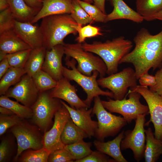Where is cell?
I'll return each mask as SVG.
<instances>
[{
	"label": "cell",
	"mask_w": 162,
	"mask_h": 162,
	"mask_svg": "<svg viewBox=\"0 0 162 162\" xmlns=\"http://www.w3.org/2000/svg\"><path fill=\"white\" fill-rule=\"evenodd\" d=\"M72 4L74 11L70 15L77 24L82 26L94 22L76 0H72Z\"/></svg>",
	"instance_id": "cell-35"
},
{
	"label": "cell",
	"mask_w": 162,
	"mask_h": 162,
	"mask_svg": "<svg viewBox=\"0 0 162 162\" xmlns=\"http://www.w3.org/2000/svg\"><path fill=\"white\" fill-rule=\"evenodd\" d=\"M91 142H86L83 140L73 144L66 145L64 148L70 153L74 160L82 159L89 155L92 152Z\"/></svg>",
	"instance_id": "cell-30"
},
{
	"label": "cell",
	"mask_w": 162,
	"mask_h": 162,
	"mask_svg": "<svg viewBox=\"0 0 162 162\" xmlns=\"http://www.w3.org/2000/svg\"></svg>",
	"instance_id": "cell-52"
},
{
	"label": "cell",
	"mask_w": 162,
	"mask_h": 162,
	"mask_svg": "<svg viewBox=\"0 0 162 162\" xmlns=\"http://www.w3.org/2000/svg\"><path fill=\"white\" fill-rule=\"evenodd\" d=\"M32 49L7 54L5 56L10 67L24 68Z\"/></svg>",
	"instance_id": "cell-33"
},
{
	"label": "cell",
	"mask_w": 162,
	"mask_h": 162,
	"mask_svg": "<svg viewBox=\"0 0 162 162\" xmlns=\"http://www.w3.org/2000/svg\"><path fill=\"white\" fill-rule=\"evenodd\" d=\"M10 67L7 59L5 58L0 61V79Z\"/></svg>",
	"instance_id": "cell-44"
},
{
	"label": "cell",
	"mask_w": 162,
	"mask_h": 162,
	"mask_svg": "<svg viewBox=\"0 0 162 162\" xmlns=\"http://www.w3.org/2000/svg\"><path fill=\"white\" fill-rule=\"evenodd\" d=\"M146 144L144 157L145 162H155L162 154V140L156 138L152 129H145Z\"/></svg>",
	"instance_id": "cell-23"
},
{
	"label": "cell",
	"mask_w": 162,
	"mask_h": 162,
	"mask_svg": "<svg viewBox=\"0 0 162 162\" xmlns=\"http://www.w3.org/2000/svg\"><path fill=\"white\" fill-rule=\"evenodd\" d=\"M140 85L152 87L156 83L155 76L149 74L148 72H146L139 79Z\"/></svg>",
	"instance_id": "cell-42"
},
{
	"label": "cell",
	"mask_w": 162,
	"mask_h": 162,
	"mask_svg": "<svg viewBox=\"0 0 162 162\" xmlns=\"http://www.w3.org/2000/svg\"><path fill=\"white\" fill-rule=\"evenodd\" d=\"M74 28L78 33V36L76 39L78 43H84L87 38L103 35L99 27L90 25L82 27V26L77 24L74 26Z\"/></svg>",
	"instance_id": "cell-34"
},
{
	"label": "cell",
	"mask_w": 162,
	"mask_h": 162,
	"mask_svg": "<svg viewBox=\"0 0 162 162\" xmlns=\"http://www.w3.org/2000/svg\"><path fill=\"white\" fill-rule=\"evenodd\" d=\"M124 132L123 130L113 140L106 142L95 140L94 145L97 150L111 157L116 162H128L121 152L120 147Z\"/></svg>",
	"instance_id": "cell-21"
},
{
	"label": "cell",
	"mask_w": 162,
	"mask_h": 162,
	"mask_svg": "<svg viewBox=\"0 0 162 162\" xmlns=\"http://www.w3.org/2000/svg\"><path fill=\"white\" fill-rule=\"evenodd\" d=\"M64 53L66 57H72L78 63L77 68L81 73L90 76L93 72H99L100 78L105 76L107 72L106 66L99 56L84 50L82 44H64L63 45Z\"/></svg>",
	"instance_id": "cell-5"
},
{
	"label": "cell",
	"mask_w": 162,
	"mask_h": 162,
	"mask_svg": "<svg viewBox=\"0 0 162 162\" xmlns=\"http://www.w3.org/2000/svg\"><path fill=\"white\" fill-rule=\"evenodd\" d=\"M62 104L59 99L52 97L50 92H40L36 101L31 107L33 123L41 131H47L56 112Z\"/></svg>",
	"instance_id": "cell-8"
},
{
	"label": "cell",
	"mask_w": 162,
	"mask_h": 162,
	"mask_svg": "<svg viewBox=\"0 0 162 162\" xmlns=\"http://www.w3.org/2000/svg\"><path fill=\"white\" fill-rule=\"evenodd\" d=\"M26 74L24 68L10 67L0 79V95H4L10 87L17 83Z\"/></svg>",
	"instance_id": "cell-28"
},
{
	"label": "cell",
	"mask_w": 162,
	"mask_h": 162,
	"mask_svg": "<svg viewBox=\"0 0 162 162\" xmlns=\"http://www.w3.org/2000/svg\"><path fill=\"white\" fill-rule=\"evenodd\" d=\"M81 0L87 2L90 4L93 2L92 0Z\"/></svg>",
	"instance_id": "cell-51"
},
{
	"label": "cell",
	"mask_w": 162,
	"mask_h": 162,
	"mask_svg": "<svg viewBox=\"0 0 162 162\" xmlns=\"http://www.w3.org/2000/svg\"><path fill=\"white\" fill-rule=\"evenodd\" d=\"M30 22L16 20L13 29L17 35L32 49L43 46V38L40 27Z\"/></svg>",
	"instance_id": "cell-17"
},
{
	"label": "cell",
	"mask_w": 162,
	"mask_h": 162,
	"mask_svg": "<svg viewBox=\"0 0 162 162\" xmlns=\"http://www.w3.org/2000/svg\"><path fill=\"white\" fill-rule=\"evenodd\" d=\"M137 80L134 70L128 67L108 76L100 78L97 81L99 86L111 91L114 100H121L126 96L129 88L137 85Z\"/></svg>",
	"instance_id": "cell-10"
},
{
	"label": "cell",
	"mask_w": 162,
	"mask_h": 162,
	"mask_svg": "<svg viewBox=\"0 0 162 162\" xmlns=\"http://www.w3.org/2000/svg\"><path fill=\"white\" fill-rule=\"evenodd\" d=\"M10 142L8 139H3L0 144V162L7 161L10 157Z\"/></svg>",
	"instance_id": "cell-41"
},
{
	"label": "cell",
	"mask_w": 162,
	"mask_h": 162,
	"mask_svg": "<svg viewBox=\"0 0 162 162\" xmlns=\"http://www.w3.org/2000/svg\"><path fill=\"white\" fill-rule=\"evenodd\" d=\"M64 54L62 44H58L50 50H46L42 66V70L57 81L64 77L62 60Z\"/></svg>",
	"instance_id": "cell-16"
},
{
	"label": "cell",
	"mask_w": 162,
	"mask_h": 162,
	"mask_svg": "<svg viewBox=\"0 0 162 162\" xmlns=\"http://www.w3.org/2000/svg\"><path fill=\"white\" fill-rule=\"evenodd\" d=\"M32 77L40 92L46 91L54 88L57 83V81L42 69L35 74Z\"/></svg>",
	"instance_id": "cell-32"
},
{
	"label": "cell",
	"mask_w": 162,
	"mask_h": 162,
	"mask_svg": "<svg viewBox=\"0 0 162 162\" xmlns=\"http://www.w3.org/2000/svg\"><path fill=\"white\" fill-rule=\"evenodd\" d=\"M158 20L162 21V9L153 16L152 20Z\"/></svg>",
	"instance_id": "cell-49"
},
{
	"label": "cell",
	"mask_w": 162,
	"mask_h": 162,
	"mask_svg": "<svg viewBox=\"0 0 162 162\" xmlns=\"http://www.w3.org/2000/svg\"><path fill=\"white\" fill-rule=\"evenodd\" d=\"M72 0H42V6L32 20L34 24L43 18L52 15L71 14L74 11Z\"/></svg>",
	"instance_id": "cell-19"
},
{
	"label": "cell",
	"mask_w": 162,
	"mask_h": 162,
	"mask_svg": "<svg viewBox=\"0 0 162 162\" xmlns=\"http://www.w3.org/2000/svg\"><path fill=\"white\" fill-rule=\"evenodd\" d=\"M130 91L140 93L146 102L149 109L150 118L145 125L150 122L153 124L155 137L162 140V97L149 89L148 87L137 85L130 88Z\"/></svg>",
	"instance_id": "cell-12"
},
{
	"label": "cell",
	"mask_w": 162,
	"mask_h": 162,
	"mask_svg": "<svg viewBox=\"0 0 162 162\" xmlns=\"http://www.w3.org/2000/svg\"><path fill=\"white\" fill-rule=\"evenodd\" d=\"M26 3L30 6L40 10L42 6L41 0H24Z\"/></svg>",
	"instance_id": "cell-45"
},
{
	"label": "cell",
	"mask_w": 162,
	"mask_h": 162,
	"mask_svg": "<svg viewBox=\"0 0 162 162\" xmlns=\"http://www.w3.org/2000/svg\"><path fill=\"white\" fill-rule=\"evenodd\" d=\"M82 46L85 51L96 54L102 58L107 67L106 74L110 75L118 72L120 61L130 51L133 44L130 40L121 36L104 42H84Z\"/></svg>",
	"instance_id": "cell-2"
},
{
	"label": "cell",
	"mask_w": 162,
	"mask_h": 162,
	"mask_svg": "<svg viewBox=\"0 0 162 162\" xmlns=\"http://www.w3.org/2000/svg\"><path fill=\"white\" fill-rule=\"evenodd\" d=\"M70 58L66 57L64 59L65 64L71 69L63 66V76L70 81H74L82 88L87 95L86 98L83 101L88 108L95 97L102 95L113 98V94L111 91H104L99 87L97 80L99 74L98 71H93L90 76L85 75L80 73L76 67V61L73 58L70 60Z\"/></svg>",
	"instance_id": "cell-4"
},
{
	"label": "cell",
	"mask_w": 162,
	"mask_h": 162,
	"mask_svg": "<svg viewBox=\"0 0 162 162\" xmlns=\"http://www.w3.org/2000/svg\"><path fill=\"white\" fill-rule=\"evenodd\" d=\"M160 68L154 75L156 80V84L154 86L149 88V89L162 97V62Z\"/></svg>",
	"instance_id": "cell-43"
},
{
	"label": "cell",
	"mask_w": 162,
	"mask_h": 162,
	"mask_svg": "<svg viewBox=\"0 0 162 162\" xmlns=\"http://www.w3.org/2000/svg\"><path fill=\"white\" fill-rule=\"evenodd\" d=\"M94 100L92 114L96 115L98 124L94 136L98 140L104 141L106 138L116 135L128 123L123 117L107 111L99 96L95 97Z\"/></svg>",
	"instance_id": "cell-6"
},
{
	"label": "cell",
	"mask_w": 162,
	"mask_h": 162,
	"mask_svg": "<svg viewBox=\"0 0 162 162\" xmlns=\"http://www.w3.org/2000/svg\"><path fill=\"white\" fill-rule=\"evenodd\" d=\"M4 95L0 97V106L11 110L14 114L22 119L32 118L33 111L31 107L22 105L18 102L10 99Z\"/></svg>",
	"instance_id": "cell-29"
},
{
	"label": "cell",
	"mask_w": 162,
	"mask_h": 162,
	"mask_svg": "<svg viewBox=\"0 0 162 162\" xmlns=\"http://www.w3.org/2000/svg\"><path fill=\"white\" fill-rule=\"evenodd\" d=\"M0 51V61H1L5 58V56L7 54L2 51Z\"/></svg>",
	"instance_id": "cell-50"
},
{
	"label": "cell",
	"mask_w": 162,
	"mask_h": 162,
	"mask_svg": "<svg viewBox=\"0 0 162 162\" xmlns=\"http://www.w3.org/2000/svg\"><path fill=\"white\" fill-rule=\"evenodd\" d=\"M0 114L5 115H9L14 114L9 109L1 106H0Z\"/></svg>",
	"instance_id": "cell-48"
},
{
	"label": "cell",
	"mask_w": 162,
	"mask_h": 162,
	"mask_svg": "<svg viewBox=\"0 0 162 162\" xmlns=\"http://www.w3.org/2000/svg\"><path fill=\"white\" fill-rule=\"evenodd\" d=\"M7 0H0V11H1L9 8Z\"/></svg>",
	"instance_id": "cell-47"
},
{
	"label": "cell",
	"mask_w": 162,
	"mask_h": 162,
	"mask_svg": "<svg viewBox=\"0 0 162 162\" xmlns=\"http://www.w3.org/2000/svg\"><path fill=\"white\" fill-rule=\"evenodd\" d=\"M16 20L9 7L0 11V34L13 29Z\"/></svg>",
	"instance_id": "cell-37"
},
{
	"label": "cell",
	"mask_w": 162,
	"mask_h": 162,
	"mask_svg": "<svg viewBox=\"0 0 162 162\" xmlns=\"http://www.w3.org/2000/svg\"><path fill=\"white\" fill-rule=\"evenodd\" d=\"M73 158L64 148L51 152L49 156V162H74Z\"/></svg>",
	"instance_id": "cell-39"
},
{
	"label": "cell",
	"mask_w": 162,
	"mask_h": 162,
	"mask_svg": "<svg viewBox=\"0 0 162 162\" xmlns=\"http://www.w3.org/2000/svg\"><path fill=\"white\" fill-rule=\"evenodd\" d=\"M76 0L94 21L105 22L106 15L96 6L81 0Z\"/></svg>",
	"instance_id": "cell-36"
},
{
	"label": "cell",
	"mask_w": 162,
	"mask_h": 162,
	"mask_svg": "<svg viewBox=\"0 0 162 162\" xmlns=\"http://www.w3.org/2000/svg\"><path fill=\"white\" fill-rule=\"evenodd\" d=\"M147 115H140L135 120V124L132 130L124 132V136L121 141L122 150L130 149L133 152L135 159L140 162L144 158L145 148L146 136L144 126Z\"/></svg>",
	"instance_id": "cell-11"
},
{
	"label": "cell",
	"mask_w": 162,
	"mask_h": 162,
	"mask_svg": "<svg viewBox=\"0 0 162 162\" xmlns=\"http://www.w3.org/2000/svg\"><path fill=\"white\" fill-rule=\"evenodd\" d=\"M23 119L19 124L10 128L17 142V153L14 159L15 161H17L19 156L25 150H37L44 147L43 136L38 128Z\"/></svg>",
	"instance_id": "cell-9"
},
{
	"label": "cell",
	"mask_w": 162,
	"mask_h": 162,
	"mask_svg": "<svg viewBox=\"0 0 162 162\" xmlns=\"http://www.w3.org/2000/svg\"><path fill=\"white\" fill-rule=\"evenodd\" d=\"M22 119L15 114L9 115L0 114V136L3 135L8 129L19 124Z\"/></svg>",
	"instance_id": "cell-38"
},
{
	"label": "cell",
	"mask_w": 162,
	"mask_h": 162,
	"mask_svg": "<svg viewBox=\"0 0 162 162\" xmlns=\"http://www.w3.org/2000/svg\"><path fill=\"white\" fill-rule=\"evenodd\" d=\"M126 95L121 100H113L109 98L108 100H101L104 107L111 112H115L122 115L128 123L135 120L138 116L148 115V105H144L140 102L141 95L136 92L128 91Z\"/></svg>",
	"instance_id": "cell-7"
},
{
	"label": "cell",
	"mask_w": 162,
	"mask_h": 162,
	"mask_svg": "<svg viewBox=\"0 0 162 162\" xmlns=\"http://www.w3.org/2000/svg\"><path fill=\"white\" fill-rule=\"evenodd\" d=\"M39 93L32 77L26 74L14 87L9 88L4 95L13 98L23 105L31 107Z\"/></svg>",
	"instance_id": "cell-14"
},
{
	"label": "cell",
	"mask_w": 162,
	"mask_h": 162,
	"mask_svg": "<svg viewBox=\"0 0 162 162\" xmlns=\"http://www.w3.org/2000/svg\"><path fill=\"white\" fill-rule=\"evenodd\" d=\"M30 49L13 29L0 34V51L8 54Z\"/></svg>",
	"instance_id": "cell-22"
},
{
	"label": "cell",
	"mask_w": 162,
	"mask_h": 162,
	"mask_svg": "<svg viewBox=\"0 0 162 162\" xmlns=\"http://www.w3.org/2000/svg\"><path fill=\"white\" fill-rule=\"evenodd\" d=\"M46 50L44 46L32 49L24 67L26 74L32 77L42 69Z\"/></svg>",
	"instance_id": "cell-25"
},
{
	"label": "cell",
	"mask_w": 162,
	"mask_h": 162,
	"mask_svg": "<svg viewBox=\"0 0 162 162\" xmlns=\"http://www.w3.org/2000/svg\"><path fill=\"white\" fill-rule=\"evenodd\" d=\"M27 150L21 154L17 160L21 162H47L51 153L44 147L37 150Z\"/></svg>",
	"instance_id": "cell-31"
},
{
	"label": "cell",
	"mask_w": 162,
	"mask_h": 162,
	"mask_svg": "<svg viewBox=\"0 0 162 162\" xmlns=\"http://www.w3.org/2000/svg\"><path fill=\"white\" fill-rule=\"evenodd\" d=\"M75 162H116L113 159H110L106 154L97 150L93 151L88 156Z\"/></svg>",
	"instance_id": "cell-40"
},
{
	"label": "cell",
	"mask_w": 162,
	"mask_h": 162,
	"mask_svg": "<svg viewBox=\"0 0 162 162\" xmlns=\"http://www.w3.org/2000/svg\"><path fill=\"white\" fill-rule=\"evenodd\" d=\"M61 102L68 109L70 118L75 124L86 133L88 138H91L94 136L98 124V122L93 120L91 118L93 108L89 109L86 108L75 109L64 101L61 100Z\"/></svg>",
	"instance_id": "cell-18"
},
{
	"label": "cell",
	"mask_w": 162,
	"mask_h": 162,
	"mask_svg": "<svg viewBox=\"0 0 162 162\" xmlns=\"http://www.w3.org/2000/svg\"><path fill=\"white\" fill-rule=\"evenodd\" d=\"M106 0H92L94 5L98 7L104 13L106 14L105 2Z\"/></svg>",
	"instance_id": "cell-46"
},
{
	"label": "cell",
	"mask_w": 162,
	"mask_h": 162,
	"mask_svg": "<svg viewBox=\"0 0 162 162\" xmlns=\"http://www.w3.org/2000/svg\"><path fill=\"white\" fill-rule=\"evenodd\" d=\"M16 20L22 22H31L40 10L28 5L24 0H7Z\"/></svg>",
	"instance_id": "cell-24"
},
{
	"label": "cell",
	"mask_w": 162,
	"mask_h": 162,
	"mask_svg": "<svg viewBox=\"0 0 162 162\" xmlns=\"http://www.w3.org/2000/svg\"><path fill=\"white\" fill-rule=\"evenodd\" d=\"M134 49L124 56L119 64H132L137 80L151 68L154 70L162 62V28L152 35L145 28H141L134 38Z\"/></svg>",
	"instance_id": "cell-1"
},
{
	"label": "cell",
	"mask_w": 162,
	"mask_h": 162,
	"mask_svg": "<svg viewBox=\"0 0 162 162\" xmlns=\"http://www.w3.org/2000/svg\"><path fill=\"white\" fill-rule=\"evenodd\" d=\"M40 27L43 38V46L47 50L58 45H64V39L68 35L77 32L74 28L77 25L70 14L49 16L42 19Z\"/></svg>",
	"instance_id": "cell-3"
},
{
	"label": "cell",
	"mask_w": 162,
	"mask_h": 162,
	"mask_svg": "<svg viewBox=\"0 0 162 162\" xmlns=\"http://www.w3.org/2000/svg\"><path fill=\"white\" fill-rule=\"evenodd\" d=\"M70 117L68 111L63 104L56 112L53 125L50 130L44 133V147L50 152L64 148L61 139L65 124Z\"/></svg>",
	"instance_id": "cell-13"
},
{
	"label": "cell",
	"mask_w": 162,
	"mask_h": 162,
	"mask_svg": "<svg viewBox=\"0 0 162 162\" xmlns=\"http://www.w3.org/2000/svg\"><path fill=\"white\" fill-rule=\"evenodd\" d=\"M110 1L113 9L111 13L106 15L105 23L118 19L128 20L137 23H141L144 20L141 15L130 7L123 0Z\"/></svg>",
	"instance_id": "cell-20"
},
{
	"label": "cell",
	"mask_w": 162,
	"mask_h": 162,
	"mask_svg": "<svg viewBox=\"0 0 162 162\" xmlns=\"http://www.w3.org/2000/svg\"><path fill=\"white\" fill-rule=\"evenodd\" d=\"M87 137L88 136L86 133L76 125L70 117L64 125L61 139L62 143L66 145Z\"/></svg>",
	"instance_id": "cell-26"
},
{
	"label": "cell",
	"mask_w": 162,
	"mask_h": 162,
	"mask_svg": "<svg viewBox=\"0 0 162 162\" xmlns=\"http://www.w3.org/2000/svg\"><path fill=\"white\" fill-rule=\"evenodd\" d=\"M51 90L50 93L52 97L66 101L73 108H88L77 95L74 86L72 85L70 81L64 77L58 81L55 87Z\"/></svg>",
	"instance_id": "cell-15"
},
{
	"label": "cell",
	"mask_w": 162,
	"mask_h": 162,
	"mask_svg": "<svg viewBox=\"0 0 162 162\" xmlns=\"http://www.w3.org/2000/svg\"><path fill=\"white\" fill-rule=\"evenodd\" d=\"M137 12L144 20L152 21L153 16L162 9V0H136Z\"/></svg>",
	"instance_id": "cell-27"
}]
</instances>
